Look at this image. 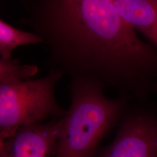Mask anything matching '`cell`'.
Returning <instances> with one entry per match:
<instances>
[{
  "mask_svg": "<svg viewBox=\"0 0 157 157\" xmlns=\"http://www.w3.org/2000/svg\"><path fill=\"white\" fill-rule=\"evenodd\" d=\"M115 0H21L30 27L48 46V71L97 81L130 101L157 93V49L118 15Z\"/></svg>",
  "mask_w": 157,
  "mask_h": 157,
  "instance_id": "cell-1",
  "label": "cell"
},
{
  "mask_svg": "<svg viewBox=\"0 0 157 157\" xmlns=\"http://www.w3.org/2000/svg\"><path fill=\"white\" fill-rule=\"evenodd\" d=\"M105 87L93 80L71 79V105L62 118L54 157H96L102 140L129 108L128 100L107 97Z\"/></svg>",
  "mask_w": 157,
  "mask_h": 157,
  "instance_id": "cell-2",
  "label": "cell"
},
{
  "mask_svg": "<svg viewBox=\"0 0 157 157\" xmlns=\"http://www.w3.org/2000/svg\"><path fill=\"white\" fill-rule=\"evenodd\" d=\"M64 75L50 70L41 78L0 83V141L19 129L43 124L48 117H63L67 111L56 101L55 91Z\"/></svg>",
  "mask_w": 157,
  "mask_h": 157,
  "instance_id": "cell-3",
  "label": "cell"
},
{
  "mask_svg": "<svg viewBox=\"0 0 157 157\" xmlns=\"http://www.w3.org/2000/svg\"><path fill=\"white\" fill-rule=\"evenodd\" d=\"M96 157H157V113L147 108H128L112 143Z\"/></svg>",
  "mask_w": 157,
  "mask_h": 157,
  "instance_id": "cell-4",
  "label": "cell"
},
{
  "mask_svg": "<svg viewBox=\"0 0 157 157\" xmlns=\"http://www.w3.org/2000/svg\"><path fill=\"white\" fill-rule=\"evenodd\" d=\"M62 118L23 128L0 141V157H55Z\"/></svg>",
  "mask_w": 157,
  "mask_h": 157,
  "instance_id": "cell-5",
  "label": "cell"
},
{
  "mask_svg": "<svg viewBox=\"0 0 157 157\" xmlns=\"http://www.w3.org/2000/svg\"><path fill=\"white\" fill-rule=\"evenodd\" d=\"M118 15L157 49V0H115Z\"/></svg>",
  "mask_w": 157,
  "mask_h": 157,
  "instance_id": "cell-6",
  "label": "cell"
},
{
  "mask_svg": "<svg viewBox=\"0 0 157 157\" xmlns=\"http://www.w3.org/2000/svg\"><path fill=\"white\" fill-rule=\"evenodd\" d=\"M43 43L44 41L34 33L14 28L4 20H0V56L1 59L12 58V52L17 47Z\"/></svg>",
  "mask_w": 157,
  "mask_h": 157,
  "instance_id": "cell-7",
  "label": "cell"
},
{
  "mask_svg": "<svg viewBox=\"0 0 157 157\" xmlns=\"http://www.w3.org/2000/svg\"><path fill=\"white\" fill-rule=\"evenodd\" d=\"M38 72L39 68L34 64H21L18 59L12 57L0 59V83L28 80Z\"/></svg>",
  "mask_w": 157,
  "mask_h": 157,
  "instance_id": "cell-8",
  "label": "cell"
}]
</instances>
